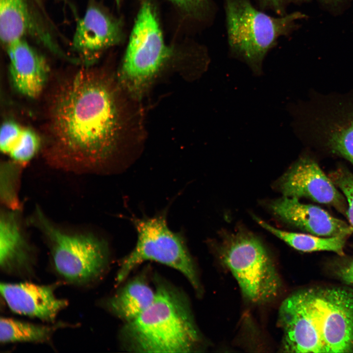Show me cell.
<instances>
[{"label": "cell", "instance_id": "obj_18", "mask_svg": "<svg viewBox=\"0 0 353 353\" xmlns=\"http://www.w3.org/2000/svg\"><path fill=\"white\" fill-rule=\"evenodd\" d=\"M54 329V328L50 327L1 317L0 320V341L2 343L43 342L50 339Z\"/></svg>", "mask_w": 353, "mask_h": 353}, {"label": "cell", "instance_id": "obj_7", "mask_svg": "<svg viewBox=\"0 0 353 353\" xmlns=\"http://www.w3.org/2000/svg\"><path fill=\"white\" fill-rule=\"evenodd\" d=\"M169 55L153 8L146 2L130 36L119 75L121 83L132 96L140 98Z\"/></svg>", "mask_w": 353, "mask_h": 353}, {"label": "cell", "instance_id": "obj_14", "mask_svg": "<svg viewBox=\"0 0 353 353\" xmlns=\"http://www.w3.org/2000/svg\"><path fill=\"white\" fill-rule=\"evenodd\" d=\"M32 257L14 216L3 214L0 221V266L5 272L23 274L31 271Z\"/></svg>", "mask_w": 353, "mask_h": 353}, {"label": "cell", "instance_id": "obj_6", "mask_svg": "<svg viewBox=\"0 0 353 353\" xmlns=\"http://www.w3.org/2000/svg\"><path fill=\"white\" fill-rule=\"evenodd\" d=\"M130 220L137 232V240L133 249L122 260L116 277L117 284L137 266L152 261L179 271L200 291L196 267L184 239L180 233L169 228L166 212L152 217Z\"/></svg>", "mask_w": 353, "mask_h": 353}, {"label": "cell", "instance_id": "obj_10", "mask_svg": "<svg viewBox=\"0 0 353 353\" xmlns=\"http://www.w3.org/2000/svg\"><path fill=\"white\" fill-rule=\"evenodd\" d=\"M270 207L286 223L321 237L348 236L353 227L319 206L300 202L298 198L283 196L272 201Z\"/></svg>", "mask_w": 353, "mask_h": 353}, {"label": "cell", "instance_id": "obj_5", "mask_svg": "<svg viewBox=\"0 0 353 353\" xmlns=\"http://www.w3.org/2000/svg\"><path fill=\"white\" fill-rule=\"evenodd\" d=\"M225 9L230 50L258 76L268 51L292 23L303 16L294 13L272 17L256 9L250 0H225Z\"/></svg>", "mask_w": 353, "mask_h": 353}, {"label": "cell", "instance_id": "obj_19", "mask_svg": "<svg viewBox=\"0 0 353 353\" xmlns=\"http://www.w3.org/2000/svg\"><path fill=\"white\" fill-rule=\"evenodd\" d=\"M341 118L328 128L327 143L333 151L353 164V111Z\"/></svg>", "mask_w": 353, "mask_h": 353}, {"label": "cell", "instance_id": "obj_11", "mask_svg": "<svg viewBox=\"0 0 353 353\" xmlns=\"http://www.w3.org/2000/svg\"><path fill=\"white\" fill-rule=\"evenodd\" d=\"M9 70L16 90L30 99L38 97L47 82L50 69L47 61L24 38L6 46Z\"/></svg>", "mask_w": 353, "mask_h": 353}, {"label": "cell", "instance_id": "obj_1", "mask_svg": "<svg viewBox=\"0 0 353 353\" xmlns=\"http://www.w3.org/2000/svg\"><path fill=\"white\" fill-rule=\"evenodd\" d=\"M49 127L53 150L62 158L93 165L113 152L120 128L113 87L102 75L82 70L53 93Z\"/></svg>", "mask_w": 353, "mask_h": 353}, {"label": "cell", "instance_id": "obj_3", "mask_svg": "<svg viewBox=\"0 0 353 353\" xmlns=\"http://www.w3.org/2000/svg\"><path fill=\"white\" fill-rule=\"evenodd\" d=\"M155 288L151 304L122 330L126 348L138 353L193 352L201 337L186 299L168 283L157 281Z\"/></svg>", "mask_w": 353, "mask_h": 353}, {"label": "cell", "instance_id": "obj_23", "mask_svg": "<svg viewBox=\"0 0 353 353\" xmlns=\"http://www.w3.org/2000/svg\"><path fill=\"white\" fill-rule=\"evenodd\" d=\"M335 272L339 278L353 289V257L337 265Z\"/></svg>", "mask_w": 353, "mask_h": 353}, {"label": "cell", "instance_id": "obj_12", "mask_svg": "<svg viewBox=\"0 0 353 353\" xmlns=\"http://www.w3.org/2000/svg\"><path fill=\"white\" fill-rule=\"evenodd\" d=\"M1 295L14 312L48 322L53 321L67 304L57 298L52 287L31 282L1 283Z\"/></svg>", "mask_w": 353, "mask_h": 353}, {"label": "cell", "instance_id": "obj_17", "mask_svg": "<svg viewBox=\"0 0 353 353\" xmlns=\"http://www.w3.org/2000/svg\"><path fill=\"white\" fill-rule=\"evenodd\" d=\"M253 219L262 227L297 250L304 252L331 251L339 255L343 254L347 236L321 237L288 232L276 228L255 216Z\"/></svg>", "mask_w": 353, "mask_h": 353}, {"label": "cell", "instance_id": "obj_20", "mask_svg": "<svg viewBox=\"0 0 353 353\" xmlns=\"http://www.w3.org/2000/svg\"><path fill=\"white\" fill-rule=\"evenodd\" d=\"M41 143V138L35 131L24 127L20 137L8 155L16 163H27L37 153Z\"/></svg>", "mask_w": 353, "mask_h": 353}, {"label": "cell", "instance_id": "obj_9", "mask_svg": "<svg viewBox=\"0 0 353 353\" xmlns=\"http://www.w3.org/2000/svg\"><path fill=\"white\" fill-rule=\"evenodd\" d=\"M277 187L283 196L309 198L317 202L344 209V199L318 164L301 158L279 179Z\"/></svg>", "mask_w": 353, "mask_h": 353}, {"label": "cell", "instance_id": "obj_13", "mask_svg": "<svg viewBox=\"0 0 353 353\" xmlns=\"http://www.w3.org/2000/svg\"><path fill=\"white\" fill-rule=\"evenodd\" d=\"M118 24L101 9L89 7L76 24L72 47L85 61L94 60L120 39Z\"/></svg>", "mask_w": 353, "mask_h": 353}, {"label": "cell", "instance_id": "obj_25", "mask_svg": "<svg viewBox=\"0 0 353 353\" xmlns=\"http://www.w3.org/2000/svg\"><path fill=\"white\" fill-rule=\"evenodd\" d=\"M174 3L179 6H186L191 5L199 0H171Z\"/></svg>", "mask_w": 353, "mask_h": 353}, {"label": "cell", "instance_id": "obj_21", "mask_svg": "<svg viewBox=\"0 0 353 353\" xmlns=\"http://www.w3.org/2000/svg\"><path fill=\"white\" fill-rule=\"evenodd\" d=\"M330 178L345 196L347 203L346 214L353 227V174L345 169L332 173Z\"/></svg>", "mask_w": 353, "mask_h": 353}, {"label": "cell", "instance_id": "obj_16", "mask_svg": "<svg viewBox=\"0 0 353 353\" xmlns=\"http://www.w3.org/2000/svg\"><path fill=\"white\" fill-rule=\"evenodd\" d=\"M40 30L27 0H0V37L5 46Z\"/></svg>", "mask_w": 353, "mask_h": 353}, {"label": "cell", "instance_id": "obj_15", "mask_svg": "<svg viewBox=\"0 0 353 353\" xmlns=\"http://www.w3.org/2000/svg\"><path fill=\"white\" fill-rule=\"evenodd\" d=\"M155 290L141 276L136 277L121 288L106 302L110 311L126 323L138 317L152 303Z\"/></svg>", "mask_w": 353, "mask_h": 353}, {"label": "cell", "instance_id": "obj_22", "mask_svg": "<svg viewBox=\"0 0 353 353\" xmlns=\"http://www.w3.org/2000/svg\"><path fill=\"white\" fill-rule=\"evenodd\" d=\"M24 127L12 120L2 123L0 131V149L3 153L8 154L20 137Z\"/></svg>", "mask_w": 353, "mask_h": 353}, {"label": "cell", "instance_id": "obj_4", "mask_svg": "<svg viewBox=\"0 0 353 353\" xmlns=\"http://www.w3.org/2000/svg\"><path fill=\"white\" fill-rule=\"evenodd\" d=\"M218 252L247 300L263 304L278 296L281 279L266 248L257 236L244 230L227 234Z\"/></svg>", "mask_w": 353, "mask_h": 353}, {"label": "cell", "instance_id": "obj_2", "mask_svg": "<svg viewBox=\"0 0 353 353\" xmlns=\"http://www.w3.org/2000/svg\"><path fill=\"white\" fill-rule=\"evenodd\" d=\"M280 349L286 353H353V289L314 286L297 291L279 308Z\"/></svg>", "mask_w": 353, "mask_h": 353}, {"label": "cell", "instance_id": "obj_8", "mask_svg": "<svg viewBox=\"0 0 353 353\" xmlns=\"http://www.w3.org/2000/svg\"><path fill=\"white\" fill-rule=\"evenodd\" d=\"M37 217L50 243L53 264L60 276L71 282L83 284L101 275L108 260L107 247L104 242L91 235L62 231L39 210Z\"/></svg>", "mask_w": 353, "mask_h": 353}, {"label": "cell", "instance_id": "obj_24", "mask_svg": "<svg viewBox=\"0 0 353 353\" xmlns=\"http://www.w3.org/2000/svg\"><path fill=\"white\" fill-rule=\"evenodd\" d=\"M262 3L265 6L270 7L277 12H281L282 8V5L285 0H261Z\"/></svg>", "mask_w": 353, "mask_h": 353}]
</instances>
